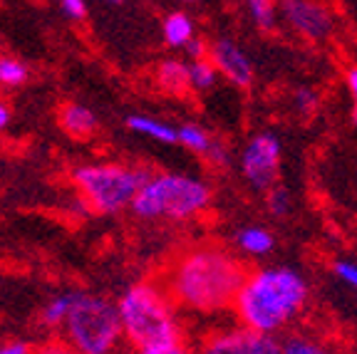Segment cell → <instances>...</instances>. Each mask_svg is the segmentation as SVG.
Instances as JSON below:
<instances>
[{"label":"cell","mask_w":357,"mask_h":354,"mask_svg":"<svg viewBox=\"0 0 357 354\" xmlns=\"http://www.w3.org/2000/svg\"><path fill=\"white\" fill-rule=\"evenodd\" d=\"M204 349L211 354H275L280 352V342L275 334L258 332L241 322V327H229L211 334Z\"/></svg>","instance_id":"9"},{"label":"cell","mask_w":357,"mask_h":354,"mask_svg":"<svg viewBox=\"0 0 357 354\" xmlns=\"http://www.w3.org/2000/svg\"><path fill=\"white\" fill-rule=\"evenodd\" d=\"M211 196V186L199 176L178 171L151 174L139 194L134 196L129 210L142 221H189L208 208Z\"/></svg>","instance_id":"4"},{"label":"cell","mask_w":357,"mask_h":354,"mask_svg":"<svg viewBox=\"0 0 357 354\" xmlns=\"http://www.w3.org/2000/svg\"><path fill=\"white\" fill-rule=\"evenodd\" d=\"M280 352L285 354H320L325 347L315 342L312 337H303V334H290L285 342H280Z\"/></svg>","instance_id":"22"},{"label":"cell","mask_w":357,"mask_h":354,"mask_svg":"<svg viewBox=\"0 0 357 354\" xmlns=\"http://www.w3.org/2000/svg\"><path fill=\"white\" fill-rule=\"evenodd\" d=\"M127 127L132 132L142 134V137H149L159 144H178V127L162 122V119H154V116L146 114H129L127 116Z\"/></svg>","instance_id":"12"},{"label":"cell","mask_w":357,"mask_h":354,"mask_svg":"<svg viewBox=\"0 0 357 354\" xmlns=\"http://www.w3.org/2000/svg\"><path fill=\"white\" fill-rule=\"evenodd\" d=\"M280 159H283V144H280L278 134L273 132H258L245 141L241 151V174L245 183L266 194L268 188L275 186L280 178Z\"/></svg>","instance_id":"7"},{"label":"cell","mask_w":357,"mask_h":354,"mask_svg":"<svg viewBox=\"0 0 357 354\" xmlns=\"http://www.w3.org/2000/svg\"><path fill=\"white\" fill-rule=\"evenodd\" d=\"M107 3H109V6H122L124 0H107Z\"/></svg>","instance_id":"31"},{"label":"cell","mask_w":357,"mask_h":354,"mask_svg":"<svg viewBox=\"0 0 357 354\" xmlns=\"http://www.w3.org/2000/svg\"><path fill=\"white\" fill-rule=\"evenodd\" d=\"M60 122H62V127H65V132H70L77 139L89 137V134H95V129H97L95 111L82 105H67L60 114Z\"/></svg>","instance_id":"14"},{"label":"cell","mask_w":357,"mask_h":354,"mask_svg":"<svg viewBox=\"0 0 357 354\" xmlns=\"http://www.w3.org/2000/svg\"><path fill=\"white\" fill-rule=\"evenodd\" d=\"M204 159L211 164V167H218V169H226L231 164V149L223 141H218V139H213L211 149L204 154Z\"/></svg>","instance_id":"25"},{"label":"cell","mask_w":357,"mask_h":354,"mask_svg":"<svg viewBox=\"0 0 357 354\" xmlns=\"http://www.w3.org/2000/svg\"><path fill=\"white\" fill-rule=\"evenodd\" d=\"M245 277L248 270L234 253L218 245H199L174 263L167 293L191 312H218L236 302Z\"/></svg>","instance_id":"1"},{"label":"cell","mask_w":357,"mask_h":354,"mask_svg":"<svg viewBox=\"0 0 357 354\" xmlns=\"http://www.w3.org/2000/svg\"><path fill=\"white\" fill-rule=\"evenodd\" d=\"M62 13H65L70 20H82L87 15V3L84 0H62Z\"/></svg>","instance_id":"27"},{"label":"cell","mask_w":357,"mask_h":354,"mask_svg":"<svg viewBox=\"0 0 357 354\" xmlns=\"http://www.w3.org/2000/svg\"><path fill=\"white\" fill-rule=\"evenodd\" d=\"M162 30L169 47H181L184 50V45L194 38V20L184 10H174L164 17Z\"/></svg>","instance_id":"15"},{"label":"cell","mask_w":357,"mask_h":354,"mask_svg":"<svg viewBox=\"0 0 357 354\" xmlns=\"http://www.w3.org/2000/svg\"><path fill=\"white\" fill-rule=\"evenodd\" d=\"M218 67L213 65L208 57H201V60H191L189 62V79H191V89L196 92H206L216 84L218 79Z\"/></svg>","instance_id":"18"},{"label":"cell","mask_w":357,"mask_h":354,"mask_svg":"<svg viewBox=\"0 0 357 354\" xmlns=\"http://www.w3.org/2000/svg\"><path fill=\"white\" fill-rule=\"evenodd\" d=\"M248 15L258 28L271 33L275 28V0H243Z\"/></svg>","instance_id":"20"},{"label":"cell","mask_w":357,"mask_h":354,"mask_svg":"<svg viewBox=\"0 0 357 354\" xmlns=\"http://www.w3.org/2000/svg\"><path fill=\"white\" fill-rule=\"evenodd\" d=\"M62 327L70 347L84 354H107L124 337L119 305L102 295H77Z\"/></svg>","instance_id":"5"},{"label":"cell","mask_w":357,"mask_h":354,"mask_svg":"<svg viewBox=\"0 0 357 354\" xmlns=\"http://www.w3.org/2000/svg\"><path fill=\"white\" fill-rule=\"evenodd\" d=\"M178 144L184 146V149L194 151V154L204 156L211 149L213 137L204 127H199V124H181L178 127Z\"/></svg>","instance_id":"16"},{"label":"cell","mask_w":357,"mask_h":354,"mask_svg":"<svg viewBox=\"0 0 357 354\" xmlns=\"http://www.w3.org/2000/svg\"><path fill=\"white\" fill-rule=\"evenodd\" d=\"M28 352H30V344L25 342H10L0 347V354H28Z\"/></svg>","instance_id":"29"},{"label":"cell","mask_w":357,"mask_h":354,"mask_svg":"<svg viewBox=\"0 0 357 354\" xmlns=\"http://www.w3.org/2000/svg\"><path fill=\"white\" fill-rule=\"evenodd\" d=\"M181 3H196V0H181Z\"/></svg>","instance_id":"32"},{"label":"cell","mask_w":357,"mask_h":354,"mask_svg":"<svg viewBox=\"0 0 357 354\" xmlns=\"http://www.w3.org/2000/svg\"><path fill=\"white\" fill-rule=\"evenodd\" d=\"M156 84L169 94H184L186 89H191L189 79V62L181 60H164L156 67Z\"/></svg>","instance_id":"13"},{"label":"cell","mask_w":357,"mask_h":354,"mask_svg":"<svg viewBox=\"0 0 357 354\" xmlns=\"http://www.w3.org/2000/svg\"><path fill=\"white\" fill-rule=\"evenodd\" d=\"M234 245L248 258H266L273 253L275 236L263 226H243L234 233Z\"/></svg>","instance_id":"11"},{"label":"cell","mask_w":357,"mask_h":354,"mask_svg":"<svg viewBox=\"0 0 357 354\" xmlns=\"http://www.w3.org/2000/svg\"><path fill=\"white\" fill-rule=\"evenodd\" d=\"M79 293H60L55 295V298L50 300V302L45 305L43 310V322L47 327H62L67 320V315H70V310H73L75 300H77Z\"/></svg>","instance_id":"17"},{"label":"cell","mask_w":357,"mask_h":354,"mask_svg":"<svg viewBox=\"0 0 357 354\" xmlns=\"http://www.w3.org/2000/svg\"><path fill=\"white\" fill-rule=\"evenodd\" d=\"M8 124H10V109H8V107L0 102V132H3Z\"/></svg>","instance_id":"30"},{"label":"cell","mask_w":357,"mask_h":354,"mask_svg":"<svg viewBox=\"0 0 357 354\" xmlns=\"http://www.w3.org/2000/svg\"><path fill=\"white\" fill-rule=\"evenodd\" d=\"M73 178L97 213L112 216L132 206L134 196L151 178V171L144 167H124V164H95V167H79Z\"/></svg>","instance_id":"6"},{"label":"cell","mask_w":357,"mask_h":354,"mask_svg":"<svg viewBox=\"0 0 357 354\" xmlns=\"http://www.w3.org/2000/svg\"><path fill=\"white\" fill-rule=\"evenodd\" d=\"M28 67L15 57H0V84L6 87H17L28 82Z\"/></svg>","instance_id":"21"},{"label":"cell","mask_w":357,"mask_h":354,"mask_svg":"<svg viewBox=\"0 0 357 354\" xmlns=\"http://www.w3.org/2000/svg\"><path fill=\"white\" fill-rule=\"evenodd\" d=\"M318 105H320V94L312 87H298L296 94H293V107H296V111L301 116L315 114Z\"/></svg>","instance_id":"23"},{"label":"cell","mask_w":357,"mask_h":354,"mask_svg":"<svg viewBox=\"0 0 357 354\" xmlns=\"http://www.w3.org/2000/svg\"><path fill=\"white\" fill-rule=\"evenodd\" d=\"M184 52H186V57H189V62L201 60V57H208V43L201 38H191L189 43L184 45Z\"/></svg>","instance_id":"26"},{"label":"cell","mask_w":357,"mask_h":354,"mask_svg":"<svg viewBox=\"0 0 357 354\" xmlns=\"http://www.w3.org/2000/svg\"><path fill=\"white\" fill-rule=\"evenodd\" d=\"M278 13L285 25L307 43H323L333 35L335 17L320 0H280Z\"/></svg>","instance_id":"8"},{"label":"cell","mask_w":357,"mask_h":354,"mask_svg":"<svg viewBox=\"0 0 357 354\" xmlns=\"http://www.w3.org/2000/svg\"><path fill=\"white\" fill-rule=\"evenodd\" d=\"M310 285L293 268H261L248 272L236 295L234 310L243 325L258 332L278 334L305 310Z\"/></svg>","instance_id":"2"},{"label":"cell","mask_w":357,"mask_h":354,"mask_svg":"<svg viewBox=\"0 0 357 354\" xmlns=\"http://www.w3.org/2000/svg\"><path fill=\"white\" fill-rule=\"evenodd\" d=\"M266 210L268 216L275 218V221H283L293 213V196L285 186L275 183L266 191Z\"/></svg>","instance_id":"19"},{"label":"cell","mask_w":357,"mask_h":354,"mask_svg":"<svg viewBox=\"0 0 357 354\" xmlns=\"http://www.w3.org/2000/svg\"><path fill=\"white\" fill-rule=\"evenodd\" d=\"M333 272L340 282H345L347 288H352L357 293V261H347V258H340V261L333 263Z\"/></svg>","instance_id":"24"},{"label":"cell","mask_w":357,"mask_h":354,"mask_svg":"<svg viewBox=\"0 0 357 354\" xmlns=\"http://www.w3.org/2000/svg\"><path fill=\"white\" fill-rule=\"evenodd\" d=\"M345 82L347 89H350V97H352V124L357 127V67H350L345 75Z\"/></svg>","instance_id":"28"},{"label":"cell","mask_w":357,"mask_h":354,"mask_svg":"<svg viewBox=\"0 0 357 354\" xmlns=\"http://www.w3.org/2000/svg\"><path fill=\"white\" fill-rule=\"evenodd\" d=\"M124 337L144 354H178L186 349L184 332L167 288L139 282L119 298Z\"/></svg>","instance_id":"3"},{"label":"cell","mask_w":357,"mask_h":354,"mask_svg":"<svg viewBox=\"0 0 357 354\" xmlns=\"http://www.w3.org/2000/svg\"><path fill=\"white\" fill-rule=\"evenodd\" d=\"M208 60L218 67V72L236 87H251L256 79V67L248 52L236 40L218 38L208 45Z\"/></svg>","instance_id":"10"}]
</instances>
